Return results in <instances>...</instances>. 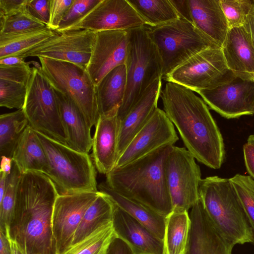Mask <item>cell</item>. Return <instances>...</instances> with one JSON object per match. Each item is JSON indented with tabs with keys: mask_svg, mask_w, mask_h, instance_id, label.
Segmentation results:
<instances>
[{
	"mask_svg": "<svg viewBox=\"0 0 254 254\" xmlns=\"http://www.w3.org/2000/svg\"><path fill=\"white\" fill-rule=\"evenodd\" d=\"M115 235L112 222L71 245L62 254H105Z\"/></svg>",
	"mask_w": 254,
	"mask_h": 254,
	"instance_id": "d6a6232c",
	"label": "cell"
},
{
	"mask_svg": "<svg viewBox=\"0 0 254 254\" xmlns=\"http://www.w3.org/2000/svg\"><path fill=\"white\" fill-rule=\"evenodd\" d=\"M57 33L47 27L25 33L0 35V59L26 52Z\"/></svg>",
	"mask_w": 254,
	"mask_h": 254,
	"instance_id": "4dcf8cb0",
	"label": "cell"
},
{
	"mask_svg": "<svg viewBox=\"0 0 254 254\" xmlns=\"http://www.w3.org/2000/svg\"><path fill=\"white\" fill-rule=\"evenodd\" d=\"M27 87L23 84L0 79V106L8 109L23 108Z\"/></svg>",
	"mask_w": 254,
	"mask_h": 254,
	"instance_id": "74e56055",
	"label": "cell"
},
{
	"mask_svg": "<svg viewBox=\"0 0 254 254\" xmlns=\"http://www.w3.org/2000/svg\"><path fill=\"white\" fill-rule=\"evenodd\" d=\"M247 142L254 146V135H251L249 136Z\"/></svg>",
	"mask_w": 254,
	"mask_h": 254,
	"instance_id": "f5cc1de1",
	"label": "cell"
},
{
	"mask_svg": "<svg viewBox=\"0 0 254 254\" xmlns=\"http://www.w3.org/2000/svg\"><path fill=\"white\" fill-rule=\"evenodd\" d=\"M1 157V160L0 163V171L3 172L8 175L10 173L12 169L13 159L12 158H9L4 156Z\"/></svg>",
	"mask_w": 254,
	"mask_h": 254,
	"instance_id": "f907efd6",
	"label": "cell"
},
{
	"mask_svg": "<svg viewBox=\"0 0 254 254\" xmlns=\"http://www.w3.org/2000/svg\"><path fill=\"white\" fill-rule=\"evenodd\" d=\"M96 32L87 29L58 32L47 41L15 55L25 59L44 57L77 64L86 69L95 43Z\"/></svg>",
	"mask_w": 254,
	"mask_h": 254,
	"instance_id": "7c38bea8",
	"label": "cell"
},
{
	"mask_svg": "<svg viewBox=\"0 0 254 254\" xmlns=\"http://www.w3.org/2000/svg\"><path fill=\"white\" fill-rule=\"evenodd\" d=\"M114 202L106 194L100 193L86 210L72 241L74 245L96 230L112 222Z\"/></svg>",
	"mask_w": 254,
	"mask_h": 254,
	"instance_id": "83f0119b",
	"label": "cell"
},
{
	"mask_svg": "<svg viewBox=\"0 0 254 254\" xmlns=\"http://www.w3.org/2000/svg\"><path fill=\"white\" fill-rule=\"evenodd\" d=\"M145 26L161 60L162 79L196 54L219 46L181 18L158 26Z\"/></svg>",
	"mask_w": 254,
	"mask_h": 254,
	"instance_id": "52a82bcc",
	"label": "cell"
},
{
	"mask_svg": "<svg viewBox=\"0 0 254 254\" xmlns=\"http://www.w3.org/2000/svg\"><path fill=\"white\" fill-rule=\"evenodd\" d=\"M180 18L192 23L188 0H170Z\"/></svg>",
	"mask_w": 254,
	"mask_h": 254,
	"instance_id": "bcb514c9",
	"label": "cell"
},
{
	"mask_svg": "<svg viewBox=\"0 0 254 254\" xmlns=\"http://www.w3.org/2000/svg\"><path fill=\"white\" fill-rule=\"evenodd\" d=\"M12 254H23L16 244L10 240Z\"/></svg>",
	"mask_w": 254,
	"mask_h": 254,
	"instance_id": "816d5d0a",
	"label": "cell"
},
{
	"mask_svg": "<svg viewBox=\"0 0 254 254\" xmlns=\"http://www.w3.org/2000/svg\"><path fill=\"white\" fill-rule=\"evenodd\" d=\"M128 1L148 26H158L180 18L170 0Z\"/></svg>",
	"mask_w": 254,
	"mask_h": 254,
	"instance_id": "1f68e13d",
	"label": "cell"
},
{
	"mask_svg": "<svg viewBox=\"0 0 254 254\" xmlns=\"http://www.w3.org/2000/svg\"><path fill=\"white\" fill-rule=\"evenodd\" d=\"M22 172L13 161L11 172L7 176L5 190L0 201V231L8 237V230L14 212L18 185Z\"/></svg>",
	"mask_w": 254,
	"mask_h": 254,
	"instance_id": "836d02e7",
	"label": "cell"
},
{
	"mask_svg": "<svg viewBox=\"0 0 254 254\" xmlns=\"http://www.w3.org/2000/svg\"><path fill=\"white\" fill-rule=\"evenodd\" d=\"M26 10L34 18L48 26L50 20V0H28Z\"/></svg>",
	"mask_w": 254,
	"mask_h": 254,
	"instance_id": "b9f144b4",
	"label": "cell"
},
{
	"mask_svg": "<svg viewBox=\"0 0 254 254\" xmlns=\"http://www.w3.org/2000/svg\"><path fill=\"white\" fill-rule=\"evenodd\" d=\"M0 254H12L10 240L1 231H0Z\"/></svg>",
	"mask_w": 254,
	"mask_h": 254,
	"instance_id": "c3c4849f",
	"label": "cell"
},
{
	"mask_svg": "<svg viewBox=\"0 0 254 254\" xmlns=\"http://www.w3.org/2000/svg\"><path fill=\"white\" fill-rule=\"evenodd\" d=\"M28 0H0V16H9L26 9Z\"/></svg>",
	"mask_w": 254,
	"mask_h": 254,
	"instance_id": "7bdbcfd3",
	"label": "cell"
},
{
	"mask_svg": "<svg viewBox=\"0 0 254 254\" xmlns=\"http://www.w3.org/2000/svg\"><path fill=\"white\" fill-rule=\"evenodd\" d=\"M243 153L247 172L254 180V146L247 142L243 146Z\"/></svg>",
	"mask_w": 254,
	"mask_h": 254,
	"instance_id": "f6af8a7d",
	"label": "cell"
},
{
	"mask_svg": "<svg viewBox=\"0 0 254 254\" xmlns=\"http://www.w3.org/2000/svg\"><path fill=\"white\" fill-rule=\"evenodd\" d=\"M98 188L100 191L108 195L118 206L164 241L166 216L158 213L141 202L113 190L105 182L100 184Z\"/></svg>",
	"mask_w": 254,
	"mask_h": 254,
	"instance_id": "d4e9b609",
	"label": "cell"
},
{
	"mask_svg": "<svg viewBox=\"0 0 254 254\" xmlns=\"http://www.w3.org/2000/svg\"><path fill=\"white\" fill-rule=\"evenodd\" d=\"M40 68L41 65L32 67L22 109L34 130L67 145L54 90Z\"/></svg>",
	"mask_w": 254,
	"mask_h": 254,
	"instance_id": "9c48e42d",
	"label": "cell"
},
{
	"mask_svg": "<svg viewBox=\"0 0 254 254\" xmlns=\"http://www.w3.org/2000/svg\"><path fill=\"white\" fill-rule=\"evenodd\" d=\"M162 78L157 79L147 88L139 100L120 122L118 141V158L157 108L162 90Z\"/></svg>",
	"mask_w": 254,
	"mask_h": 254,
	"instance_id": "7402d4cb",
	"label": "cell"
},
{
	"mask_svg": "<svg viewBox=\"0 0 254 254\" xmlns=\"http://www.w3.org/2000/svg\"><path fill=\"white\" fill-rule=\"evenodd\" d=\"M54 92L67 145L78 151L88 153L92 147V127L68 97L55 90Z\"/></svg>",
	"mask_w": 254,
	"mask_h": 254,
	"instance_id": "603a6c76",
	"label": "cell"
},
{
	"mask_svg": "<svg viewBox=\"0 0 254 254\" xmlns=\"http://www.w3.org/2000/svg\"><path fill=\"white\" fill-rule=\"evenodd\" d=\"M74 0H50V14L48 28L57 31Z\"/></svg>",
	"mask_w": 254,
	"mask_h": 254,
	"instance_id": "60d3db41",
	"label": "cell"
},
{
	"mask_svg": "<svg viewBox=\"0 0 254 254\" xmlns=\"http://www.w3.org/2000/svg\"><path fill=\"white\" fill-rule=\"evenodd\" d=\"M160 96L163 110L187 149L199 162L219 169L225 155L223 138L203 99L190 89L172 82H167Z\"/></svg>",
	"mask_w": 254,
	"mask_h": 254,
	"instance_id": "7a4b0ae2",
	"label": "cell"
},
{
	"mask_svg": "<svg viewBox=\"0 0 254 254\" xmlns=\"http://www.w3.org/2000/svg\"><path fill=\"white\" fill-rule=\"evenodd\" d=\"M190 227L188 211H172L166 217L164 254H184Z\"/></svg>",
	"mask_w": 254,
	"mask_h": 254,
	"instance_id": "f1b7e54d",
	"label": "cell"
},
{
	"mask_svg": "<svg viewBox=\"0 0 254 254\" xmlns=\"http://www.w3.org/2000/svg\"><path fill=\"white\" fill-rule=\"evenodd\" d=\"M25 59L18 56H11L0 59V65L11 66L26 64Z\"/></svg>",
	"mask_w": 254,
	"mask_h": 254,
	"instance_id": "681fc988",
	"label": "cell"
},
{
	"mask_svg": "<svg viewBox=\"0 0 254 254\" xmlns=\"http://www.w3.org/2000/svg\"><path fill=\"white\" fill-rule=\"evenodd\" d=\"M189 215L190 227L185 254H232L235 245L216 227L200 197Z\"/></svg>",
	"mask_w": 254,
	"mask_h": 254,
	"instance_id": "ac0fdd59",
	"label": "cell"
},
{
	"mask_svg": "<svg viewBox=\"0 0 254 254\" xmlns=\"http://www.w3.org/2000/svg\"><path fill=\"white\" fill-rule=\"evenodd\" d=\"M253 2L254 0H220L229 29L244 25Z\"/></svg>",
	"mask_w": 254,
	"mask_h": 254,
	"instance_id": "8d00e7d4",
	"label": "cell"
},
{
	"mask_svg": "<svg viewBox=\"0 0 254 254\" xmlns=\"http://www.w3.org/2000/svg\"><path fill=\"white\" fill-rule=\"evenodd\" d=\"M222 49L227 66L236 78L254 80V44L243 26L229 30Z\"/></svg>",
	"mask_w": 254,
	"mask_h": 254,
	"instance_id": "44dd1931",
	"label": "cell"
},
{
	"mask_svg": "<svg viewBox=\"0 0 254 254\" xmlns=\"http://www.w3.org/2000/svg\"><path fill=\"white\" fill-rule=\"evenodd\" d=\"M12 159L22 173L37 172L48 174L46 154L36 131L29 125L17 145Z\"/></svg>",
	"mask_w": 254,
	"mask_h": 254,
	"instance_id": "484cf974",
	"label": "cell"
},
{
	"mask_svg": "<svg viewBox=\"0 0 254 254\" xmlns=\"http://www.w3.org/2000/svg\"><path fill=\"white\" fill-rule=\"evenodd\" d=\"M36 132L47 157V176L55 184L59 194L98 191L96 169L88 153L75 150Z\"/></svg>",
	"mask_w": 254,
	"mask_h": 254,
	"instance_id": "8992f818",
	"label": "cell"
},
{
	"mask_svg": "<svg viewBox=\"0 0 254 254\" xmlns=\"http://www.w3.org/2000/svg\"><path fill=\"white\" fill-rule=\"evenodd\" d=\"M243 26L249 33L254 44V0L251 11Z\"/></svg>",
	"mask_w": 254,
	"mask_h": 254,
	"instance_id": "7dc6e473",
	"label": "cell"
},
{
	"mask_svg": "<svg viewBox=\"0 0 254 254\" xmlns=\"http://www.w3.org/2000/svg\"><path fill=\"white\" fill-rule=\"evenodd\" d=\"M33 72L29 63L23 64L0 65V79L27 86Z\"/></svg>",
	"mask_w": 254,
	"mask_h": 254,
	"instance_id": "ab89813d",
	"label": "cell"
},
{
	"mask_svg": "<svg viewBox=\"0 0 254 254\" xmlns=\"http://www.w3.org/2000/svg\"><path fill=\"white\" fill-rule=\"evenodd\" d=\"M47 27L31 16L26 9L13 15L0 16V35L25 33Z\"/></svg>",
	"mask_w": 254,
	"mask_h": 254,
	"instance_id": "e575fe53",
	"label": "cell"
},
{
	"mask_svg": "<svg viewBox=\"0 0 254 254\" xmlns=\"http://www.w3.org/2000/svg\"><path fill=\"white\" fill-rule=\"evenodd\" d=\"M195 92L210 109L225 118L254 115V80L236 78L215 88Z\"/></svg>",
	"mask_w": 254,
	"mask_h": 254,
	"instance_id": "9a60e30c",
	"label": "cell"
},
{
	"mask_svg": "<svg viewBox=\"0 0 254 254\" xmlns=\"http://www.w3.org/2000/svg\"><path fill=\"white\" fill-rule=\"evenodd\" d=\"M38 58L41 71L53 89L68 97L90 126H95L100 115L95 85L86 69L69 62Z\"/></svg>",
	"mask_w": 254,
	"mask_h": 254,
	"instance_id": "ba28073f",
	"label": "cell"
},
{
	"mask_svg": "<svg viewBox=\"0 0 254 254\" xmlns=\"http://www.w3.org/2000/svg\"><path fill=\"white\" fill-rule=\"evenodd\" d=\"M179 140L174 126L158 107L118 158L115 167L124 166Z\"/></svg>",
	"mask_w": 254,
	"mask_h": 254,
	"instance_id": "5bb4252c",
	"label": "cell"
},
{
	"mask_svg": "<svg viewBox=\"0 0 254 254\" xmlns=\"http://www.w3.org/2000/svg\"><path fill=\"white\" fill-rule=\"evenodd\" d=\"M105 254H134L129 246L116 235L109 245Z\"/></svg>",
	"mask_w": 254,
	"mask_h": 254,
	"instance_id": "ee69618b",
	"label": "cell"
},
{
	"mask_svg": "<svg viewBox=\"0 0 254 254\" xmlns=\"http://www.w3.org/2000/svg\"><path fill=\"white\" fill-rule=\"evenodd\" d=\"M199 197L216 227L231 243H253V229L229 179L217 176L202 179Z\"/></svg>",
	"mask_w": 254,
	"mask_h": 254,
	"instance_id": "277c9868",
	"label": "cell"
},
{
	"mask_svg": "<svg viewBox=\"0 0 254 254\" xmlns=\"http://www.w3.org/2000/svg\"><path fill=\"white\" fill-rule=\"evenodd\" d=\"M100 191L59 194L53 210L52 226L57 254L72 245L75 233L88 207Z\"/></svg>",
	"mask_w": 254,
	"mask_h": 254,
	"instance_id": "4fadbf2b",
	"label": "cell"
},
{
	"mask_svg": "<svg viewBox=\"0 0 254 254\" xmlns=\"http://www.w3.org/2000/svg\"><path fill=\"white\" fill-rule=\"evenodd\" d=\"M101 0H74L57 32L66 31L85 17Z\"/></svg>",
	"mask_w": 254,
	"mask_h": 254,
	"instance_id": "f35d334b",
	"label": "cell"
},
{
	"mask_svg": "<svg viewBox=\"0 0 254 254\" xmlns=\"http://www.w3.org/2000/svg\"><path fill=\"white\" fill-rule=\"evenodd\" d=\"M114 204L112 225L115 233L129 246L134 254H164L163 240Z\"/></svg>",
	"mask_w": 254,
	"mask_h": 254,
	"instance_id": "d6986e66",
	"label": "cell"
},
{
	"mask_svg": "<svg viewBox=\"0 0 254 254\" xmlns=\"http://www.w3.org/2000/svg\"><path fill=\"white\" fill-rule=\"evenodd\" d=\"M166 176L173 211H187L199 198L202 180L199 166L186 148L174 146L165 163Z\"/></svg>",
	"mask_w": 254,
	"mask_h": 254,
	"instance_id": "8fae6325",
	"label": "cell"
},
{
	"mask_svg": "<svg viewBox=\"0 0 254 254\" xmlns=\"http://www.w3.org/2000/svg\"><path fill=\"white\" fill-rule=\"evenodd\" d=\"M242 203L251 223L254 245V180L249 176L237 174L229 179Z\"/></svg>",
	"mask_w": 254,
	"mask_h": 254,
	"instance_id": "d590c367",
	"label": "cell"
},
{
	"mask_svg": "<svg viewBox=\"0 0 254 254\" xmlns=\"http://www.w3.org/2000/svg\"><path fill=\"white\" fill-rule=\"evenodd\" d=\"M29 125L23 109L0 116V153L12 158L14 150Z\"/></svg>",
	"mask_w": 254,
	"mask_h": 254,
	"instance_id": "f546056e",
	"label": "cell"
},
{
	"mask_svg": "<svg viewBox=\"0 0 254 254\" xmlns=\"http://www.w3.org/2000/svg\"><path fill=\"white\" fill-rule=\"evenodd\" d=\"M174 145L161 147L106 175L113 190L136 200L167 217L173 211L165 163Z\"/></svg>",
	"mask_w": 254,
	"mask_h": 254,
	"instance_id": "3957f363",
	"label": "cell"
},
{
	"mask_svg": "<svg viewBox=\"0 0 254 254\" xmlns=\"http://www.w3.org/2000/svg\"><path fill=\"white\" fill-rule=\"evenodd\" d=\"M236 78L226 64L222 47H209L196 54L175 69L165 79L194 92L209 90Z\"/></svg>",
	"mask_w": 254,
	"mask_h": 254,
	"instance_id": "30bf717a",
	"label": "cell"
},
{
	"mask_svg": "<svg viewBox=\"0 0 254 254\" xmlns=\"http://www.w3.org/2000/svg\"><path fill=\"white\" fill-rule=\"evenodd\" d=\"M144 25L128 0H101L85 17L66 31L127 30Z\"/></svg>",
	"mask_w": 254,
	"mask_h": 254,
	"instance_id": "2e32d148",
	"label": "cell"
},
{
	"mask_svg": "<svg viewBox=\"0 0 254 254\" xmlns=\"http://www.w3.org/2000/svg\"><path fill=\"white\" fill-rule=\"evenodd\" d=\"M127 86L125 64L119 65L109 71L95 86L100 116L106 115L121 105Z\"/></svg>",
	"mask_w": 254,
	"mask_h": 254,
	"instance_id": "4316f807",
	"label": "cell"
},
{
	"mask_svg": "<svg viewBox=\"0 0 254 254\" xmlns=\"http://www.w3.org/2000/svg\"><path fill=\"white\" fill-rule=\"evenodd\" d=\"M59 195L54 183L44 174H22L8 237L23 254H57L52 219Z\"/></svg>",
	"mask_w": 254,
	"mask_h": 254,
	"instance_id": "6da1fadb",
	"label": "cell"
},
{
	"mask_svg": "<svg viewBox=\"0 0 254 254\" xmlns=\"http://www.w3.org/2000/svg\"><path fill=\"white\" fill-rule=\"evenodd\" d=\"M119 108L101 116L93 137L92 158L96 170L107 175L116 166L118 159V141L120 122Z\"/></svg>",
	"mask_w": 254,
	"mask_h": 254,
	"instance_id": "ffe728a7",
	"label": "cell"
},
{
	"mask_svg": "<svg viewBox=\"0 0 254 254\" xmlns=\"http://www.w3.org/2000/svg\"><path fill=\"white\" fill-rule=\"evenodd\" d=\"M128 30V42L125 65L127 86L119 108L121 122L139 100L147 88L162 78V64L156 48L145 25Z\"/></svg>",
	"mask_w": 254,
	"mask_h": 254,
	"instance_id": "5b68a950",
	"label": "cell"
},
{
	"mask_svg": "<svg viewBox=\"0 0 254 254\" xmlns=\"http://www.w3.org/2000/svg\"><path fill=\"white\" fill-rule=\"evenodd\" d=\"M192 24L222 47L229 30L220 0H188Z\"/></svg>",
	"mask_w": 254,
	"mask_h": 254,
	"instance_id": "cb8c5ba5",
	"label": "cell"
},
{
	"mask_svg": "<svg viewBox=\"0 0 254 254\" xmlns=\"http://www.w3.org/2000/svg\"><path fill=\"white\" fill-rule=\"evenodd\" d=\"M128 42V30L96 32L92 54L86 67L95 86L113 68L125 64Z\"/></svg>",
	"mask_w": 254,
	"mask_h": 254,
	"instance_id": "e0dca14e",
	"label": "cell"
}]
</instances>
